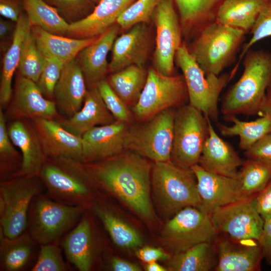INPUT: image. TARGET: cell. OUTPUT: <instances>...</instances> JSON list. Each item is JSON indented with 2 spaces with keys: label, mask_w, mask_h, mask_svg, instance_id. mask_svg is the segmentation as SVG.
<instances>
[{
  "label": "cell",
  "mask_w": 271,
  "mask_h": 271,
  "mask_svg": "<svg viewBox=\"0 0 271 271\" xmlns=\"http://www.w3.org/2000/svg\"><path fill=\"white\" fill-rule=\"evenodd\" d=\"M104 160L83 164L99 188L123 202L140 216L155 218L150 197L152 167L131 151Z\"/></svg>",
  "instance_id": "obj_1"
},
{
  "label": "cell",
  "mask_w": 271,
  "mask_h": 271,
  "mask_svg": "<svg viewBox=\"0 0 271 271\" xmlns=\"http://www.w3.org/2000/svg\"><path fill=\"white\" fill-rule=\"evenodd\" d=\"M244 69L239 79L222 98L221 111L224 115L259 113L261 102L271 85V52L249 49L243 58Z\"/></svg>",
  "instance_id": "obj_2"
},
{
  "label": "cell",
  "mask_w": 271,
  "mask_h": 271,
  "mask_svg": "<svg viewBox=\"0 0 271 271\" xmlns=\"http://www.w3.org/2000/svg\"><path fill=\"white\" fill-rule=\"evenodd\" d=\"M39 177L45 194L67 205L89 207L99 188L83 163L66 157L46 158Z\"/></svg>",
  "instance_id": "obj_3"
},
{
  "label": "cell",
  "mask_w": 271,
  "mask_h": 271,
  "mask_svg": "<svg viewBox=\"0 0 271 271\" xmlns=\"http://www.w3.org/2000/svg\"><path fill=\"white\" fill-rule=\"evenodd\" d=\"M245 34L215 21L203 27L187 48L206 75L219 76L234 62Z\"/></svg>",
  "instance_id": "obj_4"
},
{
  "label": "cell",
  "mask_w": 271,
  "mask_h": 271,
  "mask_svg": "<svg viewBox=\"0 0 271 271\" xmlns=\"http://www.w3.org/2000/svg\"><path fill=\"white\" fill-rule=\"evenodd\" d=\"M151 183L157 205L171 218L187 207L200 208L196 176L192 169L180 167L171 161L155 162Z\"/></svg>",
  "instance_id": "obj_5"
},
{
  "label": "cell",
  "mask_w": 271,
  "mask_h": 271,
  "mask_svg": "<svg viewBox=\"0 0 271 271\" xmlns=\"http://www.w3.org/2000/svg\"><path fill=\"white\" fill-rule=\"evenodd\" d=\"M88 207L61 204L40 193L31 202L27 231L39 245L59 243L62 236L79 221Z\"/></svg>",
  "instance_id": "obj_6"
},
{
  "label": "cell",
  "mask_w": 271,
  "mask_h": 271,
  "mask_svg": "<svg viewBox=\"0 0 271 271\" xmlns=\"http://www.w3.org/2000/svg\"><path fill=\"white\" fill-rule=\"evenodd\" d=\"M175 59L183 73L189 104L211 120L217 121L220 94L235 73L231 70L219 76L206 75L189 52L184 42L177 51Z\"/></svg>",
  "instance_id": "obj_7"
},
{
  "label": "cell",
  "mask_w": 271,
  "mask_h": 271,
  "mask_svg": "<svg viewBox=\"0 0 271 271\" xmlns=\"http://www.w3.org/2000/svg\"><path fill=\"white\" fill-rule=\"evenodd\" d=\"M175 113L173 108L167 109L128 127L125 149L155 162L170 161Z\"/></svg>",
  "instance_id": "obj_8"
},
{
  "label": "cell",
  "mask_w": 271,
  "mask_h": 271,
  "mask_svg": "<svg viewBox=\"0 0 271 271\" xmlns=\"http://www.w3.org/2000/svg\"><path fill=\"white\" fill-rule=\"evenodd\" d=\"M45 189L39 176H17L1 181L0 197L5 209L0 216V229L6 236L14 238L27 230L31 202Z\"/></svg>",
  "instance_id": "obj_9"
},
{
  "label": "cell",
  "mask_w": 271,
  "mask_h": 271,
  "mask_svg": "<svg viewBox=\"0 0 271 271\" xmlns=\"http://www.w3.org/2000/svg\"><path fill=\"white\" fill-rule=\"evenodd\" d=\"M208 116L191 105L175 110L170 161L184 168L198 164L208 137Z\"/></svg>",
  "instance_id": "obj_10"
},
{
  "label": "cell",
  "mask_w": 271,
  "mask_h": 271,
  "mask_svg": "<svg viewBox=\"0 0 271 271\" xmlns=\"http://www.w3.org/2000/svg\"><path fill=\"white\" fill-rule=\"evenodd\" d=\"M218 234L210 215L190 206L182 209L168 220L161 240L172 255L198 243L213 242Z\"/></svg>",
  "instance_id": "obj_11"
},
{
  "label": "cell",
  "mask_w": 271,
  "mask_h": 271,
  "mask_svg": "<svg viewBox=\"0 0 271 271\" xmlns=\"http://www.w3.org/2000/svg\"><path fill=\"white\" fill-rule=\"evenodd\" d=\"M187 97L183 75H165L152 67L132 111L138 119L144 121L164 110L183 105Z\"/></svg>",
  "instance_id": "obj_12"
},
{
  "label": "cell",
  "mask_w": 271,
  "mask_h": 271,
  "mask_svg": "<svg viewBox=\"0 0 271 271\" xmlns=\"http://www.w3.org/2000/svg\"><path fill=\"white\" fill-rule=\"evenodd\" d=\"M156 29L154 68L165 75H172L177 51L182 44V29L173 0H162L151 18Z\"/></svg>",
  "instance_id": "obj_13"
},
{
  "label": "cell",
  "mask_w": 271,
  "mask_h": 271,
  "mask_svg": "<svg viewBox=\"0 0 271 271\" xmlns=\"http://www.w3.org/2000/svg\"><path fill=\"white\" fill-rule=\"evenodd\" d=\"M253 198L238 200L211 213L210 216L218 233L235 239L258 240L264 220L255 208Z\"/></svg>",
  "instance_id": "obj_14"
},
{
  "label": "cell",
  "mask_w": 271,
  "mask_h": 271,
  "mask_svg": "<svg viewBox=\"0 0 271 271\" xmlns=\"http://www.w3.org/2000/svg\"><path fill=\"white\" fill-rule=\"evenodd\" d=\"M218 262L215 271H259L263 255L257 239H238L218 233L213 241Z\"/></svg>",
  "instance_id": "obj_15"
},
{
  "label": "cell",
  "mask_w": 271,
  "mask_h": 271,
  "mask_svg": "<svg viewBox=\"0 0 271 271\" xmlns=\"http://www.w3.org/2000/svg\"><path fill=\"white\" fill-rule=\"evenodd\" d=\"M191 169L197 179L201 200L200 209L207 214L210 215L220 207L242 199L238 178L207 171L198 164Z\"/></svg>",
  "instance_id": "obj_16"
},
{
  "label": "cell",
  "mask_w": 271,
  "mask_h": 271,
  "mask_svg": "<svg viewBox=\"0 0 271 271\" xmlns=\"http://www.w3.org/2000/svg\"><path fill=\"white\" fill-rule=\"evenodd\" d=\"M128 129L127 123L115 120L95 126L82 136L81 163L88 164L104 160L123 152Z\"/></svg>",
  "instance_id": "obj_17"
},
{
  "label": "cell",
  "mask_w": 271,
  "mask_h": 271,
  "mask_svg": "<svg viewBox=\"0 0 271 271\" xmlns=\"http://www.w3.org/2000/svg\"><path fill=\"white\" fill-rule=\"evenodd\" d=\"M9 115L16 119L43 118L57 119L54 101L46 99L35 82L20 75L17 78Z\"/></svg>",
  "instance_id": "obj_18"
},
{
  "label": "cell",
  "mask_w": 271,
  "mask_h": 271,
  "mask_svg": "<svg viewBox=\"0 0 271 271\" xmlns=\"http://www.w3.org/2000/svg\"><path fill=\"white\" fill-rule=\"evenodd\" d=\"M89 213L88 208L61 242L67 260L80 271L92 270L96 254L95 234Z\"/></svg>",
  "instance_id": "obj_19"
},
{
  "label": "cell",
  "mask_w": 271,
  "mask_h": 271,
  "mask_svg": "<svg viewBox=\"0 0 271 271\" xmlns=\"http://www.w3.org/2000/svg\"><path fill=\"white\" fill-rule=\"evenodd\" d=\"M32 123L46 158L66 157L81 163L82 138L64 128L56 119L38 118Z\"/></svg>",
  "instance_id": "obj_20"
},
{
  "label": "cell",
  "mask_w": 271,
  "mask_h": 271,
  "mask_svg": "<svg viewBox=\"0 0 271 271\" xmlns=\"http://www.w3.org/2000/svg\"><path fill=\"white\" fill-rule=\"evenodd\" d=\"M130 28L114 42L109 64V71L111 72L132 65L144 67L147 61L150 45L148 28L145 23H140Z\"/></svg>",
  "instance_id": "obj_21"
},
{
  "label": "cell",
  "mask_w": 271,
  "mask_h": 271,
  "mask_svg": "<svg viewBox=\"0 0 271 271\" xmlns=\"http://www.w3.org/2000/svg\"><path fill=\"white\" fill-rule=\"evenodd\" d=\"M87 91L78 60L65 63L53 92L58 112L67 118L73 115L81 108Z\"/></svg>",
  "instance_id": "obj_22"
},
{
  "label": "cell",
  "mask_w": 271,
  "mask_h": 271,
  "mask_svg": "<svg viewBox=\"0 0 271 271\" xmlns=\"http://www.w3.org/2000/svg\"><path fill=\"white\" fill-rule=\"evenodd\" d=\"M207 119L209 134L198 164L207 171L238 178V169L242 165L244 160L229 143L218 136L210 119L208 117Z\"/></svg>",
  "instance_id": "obj_23"
},
{
  "label": "cell",
  "mask_w": 271,
  "mask_h": 271,
  "mask_svg": "<svg viewBox=\"0 0 271 271\" xmlns=\"http://www.w3.org/2000/svg\"><path fill=\"white\" fill-rule=\"evenodd\" d=\"M134 0H101L87 16L69 24L67 35L78 39L97 37L111 26Z\"/></svg>",
  "instance_id": "obj_24"
},
{
  "label": "cell",
  "mask_w": 271,
  "mask_h": 271,
  "mask_svg": "<svg viewBox=\"0 0 271 271\" xmlns=\"http://www.w3.org/2000/svg\"><path fill=\"white\" fill-rule=\"evenodd\" d=\"M19 119L14 120L8 128L10 139L22 153V163L18 171L12 177L39 176L46 159L43 149L32 124Z\"/></svg>",
  "instance_id": "obj_25"
},
{
  "label": "cell",
  "mask_w": 271,
  "mask_h": 271,
  "mask_svg": "<svg viewBox=\"0 0 271 271\" xmlns=\"http://www.w3.org/2000/svg\"><path fill=\"white\" fill-rule=\"evenodd\" d=\"M119 28L118 25H113L78 54V61L86 84L90 87H96L98 83L104 79L109 71L107 56L112 49Z\"/></svg>",
  "instance_id": "obj_26"
},
{
  "label": "cell",
  "mask_w": 271,
  "mask_h": 271,
  "mask_svg": "<svg viewBox=\"0 0 271 271\" xmlns=\"http://www.w3.org/2000/svg\"><path fill=\"white\" fill-rule=\"evenodd\" d=\"M105 105L96 87L89 88L79 111L69 118L56 119L74 135L82 137L91 128L116 120Z\"/></svg>",
  "instance_id": "obj_27"
},
{
  "label": "cell",
  "mask_w": 271,
  "mask_h": 271,
  "mask_svg": "<svg viewBox=\"0 0 271 271\" xmlns=\"http://www.w3.org/2000/svg\"><path fill=\"white\" fill-rule=\"evenodd\" d=\"M32 25L27 15L21 14L16 22L12 41L4 55L0 84V103L8 104L12 96V83L18 68L24 42L31 32Z\"/></svg>",
  "instance_id": "obj_28"
},
{
  "label": "cell",
  "mask_w": 271,
  "mask_h": 271,
  "mask_svg": "<svg viewBox=\"0 0 271 271\" xmlns=\"http://www.w3.org/2000/svg\"><path fill=\"white\" fill-rule=\"evenodd\" d=\"M32 33L39 50L45 57H55L65 63L75 58L83 48L98 37L69 38L50 33L38 26H32Z\"/></svg>",
  "instance_id": "obj_29"
},
{
  "label": "cell",
  "mask_w": 271,
  "mask_h": 271,
  "mask_svg": "<svg viewBox=\"0 0 271 271\" xmlns=\"http://www.w3.org/2000/svg\"><path fill=\"white\" fill-rule=\"evenodd\" d=\"M178 10L182 35L196 34L215 21L218 9L225 0H173Z\"/></svg>",
  "instance_id": "obj_30"
},
{
  "label": "cell",
  "mask_w": 271,
  "mask_h": 271,
  "mask_svg": "<svg viewBox=\"0 0 271 271\" xmlns=\"http://www.w3.org/2000/svg\"><path fill=\"white\" fill-rule=\"evenodd\" d=\"M37 242L27 230L20 235L10 238L0 229V270L20 271L25 269L33 257Z\"/></svg>",
  "instance_id": "obj_31"
},
{
  "label": "cell",
  "mask_w": 271,
  "mask_h": 271,
  "mask_svg": "<svg viewBox=\"0 0 271 271\" xmlns=\"http://www.w3.org/2000/svg\"><path fill=\"white\" fill-rule=\"evenodd\" d=\"M268 0H225L217 12L215 21L250 32Z\"/></svg>",
  "instance_id": "obj_32"
},
{
  "label": "cell",
  "mask_w": 271,
  "mask_h": 271,
  "mask_svg": "<svg viewBox=\"0 0 271 271\" xmlns=\"http://www.w3.org/2000/svg\"><path fill=\"white\" fill-rule=\"evenodd\" d=\"M168 260V270L210 271L215 270L218 258L213 241L198 243Z\"/></svg>",
  "instance_id": "obj_33"
},
{
  "label": "cell",
  "mask_w": 271,
  "mask_h": 271,
  "mask_svg": "<svg viewBox=\"0 0 271 271\" xmlns=\"http://www.w3.org/2000/svg\"><path fill=\"white\" fill-rule=\"evenodd\" d=\"M89 208L101 221L115 245L127 248L141 246L142 241L139 233L123 222L105 203L94 200Z\"/></svg>",
  "instance_id": "obj_34"
},
{
  "label": "cell",
  "mask_w": 271,
  "mask_h": 271,
  "mask_svg": "<svg viewBox=\"0 0 271 271\" xmlns=\"http://www.w3.org/2000/svg\"><path fill=\"white\" fill-rule=\"evenodd\" d=\"M148 72L135 65L127 66L114 72L107 80L118 96L128 106L138 101L145 85Z\"/></svg>",
  "instance_id": "obj_35"
},
{
  "label": "cell",
  "mask_w": 271,
  "mask_h": 271,
  "mask_svg": "<svg viewBox=\"0 0 271 271\" xmlns=\"http://www.w3.org/2000/svg\"><path fill=\"white\" fill-rule=\"evenodd\" d=\"M224 119L233 123L232 126L218 124L221 134L224 137L238 136L241 149L247 150L264 136L271 133V119L266 115L251 121L239 120L235 115L224 116Z\"/></svg>",
  "instance_id": "obj_36"
},
{
  "label": "cell",
  "mask_w": 271,
  "mask_h": 271,
  "mask_svg": "<svg viewBox=\"0 0 271 271\" xmlns=\"http://www.w3.org/2000/svg\"><path fill=\"white\" fill-rule=\"evenodd\" d=\"M22 3L32 26L55 35H67L69 24L55 7L43 0H22Z\"/></svg>",
  "instance_id": "obj_37"
},
{
  "label": "cell",
  "mask_w": 271,
  "mask_h": 271,
  "mask_svg": "<svg viewBox=\"0 0 271 271\" xmlns=\"http://www.w3.org/2000/svg\"><path fill=\"white\" fill-rule=\"evenodd\" d=\"M238 172L242 199L254 197L271 179V163L247 159Z\"/></svg>",
  "instance_id": "obj_38"
},
{
  "label": "cell",
  "mask_w": 271,
  "mask_h": 271,
  "mask_svg": "<svg viewBox=\"0 0 271 271\" xmlns=\"http://www.w3.org/2000/svg\"><path fill=\"white\" fill-rule=\"evenodd\" d=\"M45 63V57L39 50L31 32L26 38L22 48L18 69L20 75L37 83Z\"/></svg>",
  "instance_id": "obj_39"
},
{
  "label": "cell",
  "mask_w": 271,
  "mask_h": 271,
  "mask_svg": "<svg viewBox=\"0 0 271 271\" xmlns=\"http://www.w3.org/2000/svg\"><path fill=\"white\" fill-rule=\"evenodd\" d=\"M162 0H137L129 6L119 16L116 23L121 29L130 28L140 23L149 21Z\"/></svg>",
  "instance_id": "obj_40"
},
{
  "label": "cell",
  "mask_w": 271,
  "mask_h": 271,
  "mask_svg": "<svg viewBox=\"0 0 271 271\" xmlns=\"http://www.w3.org/2000/svg\"><path fill=\"white\" fill-rule=\"evenodd\" d=\"M72 268L63 259L58 243L40 245L37 259L32 271H68Z\"/></svg>",
  "instance_id": "obj_41"
},
{
  "label": "cell",
  "mask_w": 271,
  "mask_h": 271,
  "mask_svg": "<svg viewBox=\"0 0 271 271\" xmlns=\"http://www.w3.org/2000/svg\"><path fill=\"white\" fill-rule=\"evenodd\" d=\"M6 123V117L0 108V159L1 172L4 175L12 177L18 172V154L13 146ZM7 178V179H8Z\"/></svg>",
  "instance_id": "obj_42"
},
{
  "label": "cell",
  "mask_w": 271,
  "mask_h": 271,
  "mask_svg": "<svg viewBox=\"0 0 271 271\" xmlns=\"http://www.w3.org/2000/svg\"><path fill=\"white\" fill-rule=\"evenodd\" d=\"M250 33L252 36L242 47V51L236 66L232 69L237 72L240 62L245 53L258 41L271 36V0H268L259 13Z\"/></svg>",
  "instance_id": "obj_43"
},
{
  "label": "cell",
  "mask_w": 271,
  "mask_h": 271,
  "mask_svg": "<svg viewBox=\"0 0 271 271\" xmlns=\"http://www.w3.org/2000/svg\"><path fill=\"white\" fill-rule=\"evenodd\" d=\"M96 87L109 111L116 120L129 122L131 113L127 105L118 96L105 79L100 81Z\"/></svg>",
  "instance_id": "obj_44"
},
{
  "label": "cell",
  "mask_w": 271,
  "mask_h": 271,
  "mask_svg": "<svg viewBox=\"0 0 271 271\" xmlns=\"http://www.w3.org/2000/svg\"><path fill=\"white\" fill-rule=\"evenodd\" d=\"M65 64L55 57H45L44 68L36 83L44 96L49 98L53 97L55 86L60 77Z\"/></svg>",
  "instance_id": "obj_45"
},
{
  "label": "cell",
  "mask_w": 271,
  "mask_h": 271,
  "mask_svg": "<svg viewBox=\"0 0 271 271\" xmlns=\"http://www.w3.org/2000/svg\"><path fill=\"white\" fill-rule=\"evenodd\" d=\"M62 15L76 21L86 15L92 8L91 0H46Z\"/></svg>",
  "instance_id": "obj_46"
},
{
  "label": "cell",
  "mask_w": 271,
  "mask_h": 271,
  "mask_svg": "<svg viewBox=\"0 0 271 271\" xmlns=\"http://www.w3.org/2000/svg\"><path fill=\"white\" fill-rule=\"evenodd\" d=\"M247 159H257L271 163V133L264 136L244 153Z\"/></svg>",
  "instance_id": "obj_47"
},
{
  "label": "cell",
  "mask_w": 271,
  "mask_h": 271,
  "mask_svg": "<svg viewBox=\"0 0 271 271\" xmlns=\"http://www.w3.org/2000/svg\"><path fill=\"white\" fill-rule=\"evenodd\" d=\"M253 200L257 212L264 221L271 216V179Z\"/></svg>",
  "instance_id": "obj_48"
},
{
  "label": "cell",
  "mask_w": 271,
  "mask_h": 271,
  "mask_svg": "<svg viewBox=\"0 0 271 271\" xmlns=\"http://www.w3.org/2000/svg\"><path fill=\"white\" fill-rule=\"evenodd\" d=\"M136 255L146 263L155 262L159 260H168L171 255L160 248L145 246L136 251Z\"/></svg>",
  "instance_id": "obj_49"
},
{
  "label": "cell",
  "mask_w": 271,
  "mask_h": 271,
  "mask_svg": "<svg viewBox=\"0 0 271 271\" xmlns=\"http://www.w3.org/2000/svg\"><path fill=\"white\" fill-rule=\"evenodd\" d=\"M263 258L271 265V216L264 221L262 231L258 239Z\"/></svg>",
  "instance_id": "obj_50"
},
{
  "label": "cell",
  "mask_w": 271,
  "mask_h": 271,
  "mask_svg": "<svg viewBox=\"0 0 271 271\" xmlns=\"http://www.w3.org/2000/svg\"><path fill=\"white\" fill-rule=\"evenodd\" d=\"M18 0H0V14L4 17L17 22L21 13Z\"/></svg>",
  "instance_id": "obj_51"
},
{
  "label": "cell",
  "mask_w": 271,
  "mask_h": 271,
  "mask_svg": "<svg viewBox=\"0 0 271 271\" xmlns=\"http://www.w3.org/2000/svg\"><path fill=\"white\" fill-rule=\"evenodd\" d=\"M110 267L114 271H140L137 264L128 262L116 256H111L109 259Z\"/></svg>",
  "instance_id": "obj_52"
},
{
  "label": "cell",
  "mask_w": 271,
  "mask_h": 271,
  "mask_svg": "<svg viewBox=\"0 0 271 271\" xmlns=\"http://www.w3.org/2000/svg\"><path fill=\"white\" fill-rule=\"evenodd\" d=\"M258 114L266 115L271 119V85L266 90L260 104Z\"/></svg>",
  "instance_id": "obj_53"
},
{
  "label": "cell",
  "mask_w": 271,
  "mask_h": 271,
  "mask_svg": "<svg viewBox=\"0 0 271 271\" xmlns=\"http://www.w3.org/2000/svg\"><path fill=\"white\" fill-rule=\"evenodd\" d=\"M12 30V25L10 22L0 19V37L2 40L7 39L11 34Z\"/></svg>",
  "instance_id": "obj_54"
},
{
  "label": "cell",
  "mask_w": 271,
  "mask_h": 271,
  "mask_svg": "<svg viewBox=\"0 0 271 271\" xmlns=\"http://www.w3.org/2000/svg\"><path fill=\"white\" fill-rule=\"evenodd\" d=\"M146 269L148 271H167L168 270L167 268L163 267L159 263H157L156 261L152 262L150 263H148L146 266Z\"/></svg>",
  "instance_id": "obj_55"
},
{
  "label": "cell",
  "mask_w": 271,
  "mask_h": 271,
  "mask_svg": "<svg viewBox=\"0 0 271 271\" xmlns=\"http://www.w3.org/2000/svg\"><path fill=\"white\" fill-rule=\"evenodd\" d=\"M93 2L98 4L101 0H91Z\"/></svg>",
  "instance_id": "obj_56"
}]
</instances>
